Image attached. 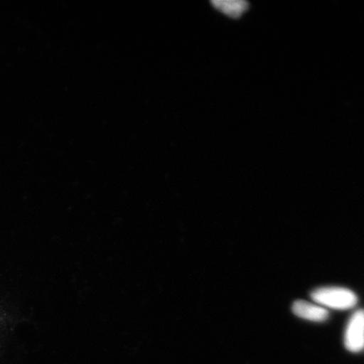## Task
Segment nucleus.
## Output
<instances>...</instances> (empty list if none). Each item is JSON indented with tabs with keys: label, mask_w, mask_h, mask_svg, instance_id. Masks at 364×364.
<instances>
[{
	"label": "nucleus",
	"mask_w": 364,
	"mask_h": 364,
	"mask_svg": "<svg viewBox=\"0 0 364 364\" xmlns=\"http://www.w3.org/2000/svg\"><path fill=\"white\" fill-rule=\"evenodd\" d=\"M312 298L322 306L336 309H350L357 303L356 295L352 291L338 287L317 289L313 293Z\"/></svg>",
	"instance_id": "nucleus-1"
},
{
	"label": "nucleus",
	"mask_w": 364,
	"mask_h": 364,
	"mask_svg": "<svg viewBox=\"0 0 364 364\" xmlns=\"http://www.w3.org/2000/svg\"><path fill=\"white\" fill-rule=\"evenodd\" d=\"M346 347L351 352H359L364 347V312L355 313L348 323L345 335Z\"/></svg>",
	"instance_id": "nucleus-2"
},
{
	"label": "nucleus",
	"mask_w": 364,
	"mask_h": 364,
	"mask_svg": "<svg viewBox=\"0 0 364 364\" xmlns=\"http://www.w3.org/2000/svg\"><path fill=\"white\" fill-rule=\"evenodd\" d=\"M293 311L296 316L311 321H323L328 317V312L325 308L304 300L296 301L293 306Z\"/></svg>",
	"instance_id": "nucleus-3"
},
{
	"label": "nucleus",
	"mask_w": 364,
	"mask_h": 364,
	"mask_svg": "<svg viewBox=\"0 0 364 364\" xmlns=\"http://www.w3.org/2000/svg\"><path fill=\"white\" fill-rule=\"evenodd\" d=\"M212 4L217 10L231 18L240 17L250 6V4L244 0H215Z\"/></svg>",
	"instance_id": "nucleus-4"
}]
</instances>
